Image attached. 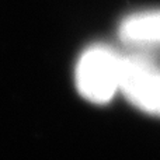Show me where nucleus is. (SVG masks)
<instances>
[{"instance_id":"obj_1","label":"nucleus","mask_w":160,"mask_h":160,"mask_svg":"<svg viewBox=\"0 0 160 160\" xmlns=\"http://www.w3.org/2000/svg\"><path fill=\"white\" fill-rule=\"evenodd\" d=\"M121 58L107 47H93L80 58L76 68L78 90L88 101L107 102L119 90Z\"/></svg>"},{"instance_id":"obj_2","label":"nucleus","mask_w":160,"mask_h":160,"mask_svg":"<svg viewBox=\"0 0 160 160\" xmlns=\"http://www.w3.org/2000/svg\"><path fill=\"white\" fill-rule=\"evenodd\" d=\"M119 90L139 110L160 115V69L148 59L121 58Z\"/></svg>"},{"instance_id":"obj_3","label":"nucleus","mask_w":160,"mask_h":160,"mask_svg":"<svg viewBox=\"0 0 160 160\" xmlns=\"http://www.w3.org/2000/svg\"><path fill=\"white\" fill-rule=\"evenodd\" d=\"M119 35L129 44H160V11L129 16L119 27Z\"/></svg>"}]
</instances>
